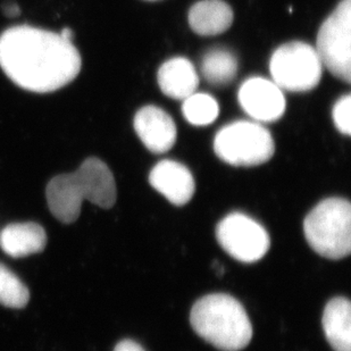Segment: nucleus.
<instances>
[{"mask_svg": "<svg viewBox=\"0 0 351 351\" xmlns=\"http://www.w3.org/2000/svg\"><path fill=\"white\" fill-rule=\"evenodd\" d=\"M82 60L72 41L29 25L0 36V67L16 86L31 93L62 89L79 75Z\"/></svg>", "mask_w": 351, "mask_h": 351, "instance_id": "obj_1", "label": "nucleus"}, {"mask_svg": "<svg viewBox=\"0 0 351 351\" xmlns=\"http://www.w3.org/2000/svg\"><path fill=\"white\" fill-rule=\"evenodd\" d=\"M50 212L60 222L79 219L84 200L101 208H110L117 202V183L110 167L97 157H90L80 169L50 180L46 190Z\"/></svg>", "mask_w": 351, "mask_h": 351, "instance_id": "obj_2", "label": "nucleus"}, {"mask_svg": "<svg viewBox=\"0 0 351 351\" xmlns=\"http://www.w3.org/2000/svg\"><path fill=\"white\" fill-rule=\"evenodd\" d=\"M195 333L223 351L245 349L252 339V322L243 306L226 293L205 295L190 314Z\"/></svg>", "mask_w": 351, "mask_h": 351, "instance_id": "obj_3", "label": "nucleus"}, {"mask_svg": "<svg viewBox=\"0 0 351 351\" xmlns=\"http://www.w3.org/2000/svg\"><path fill=\"white\" fill-rule=\"evenodd\" d=\"M304 232L318 255L328 259L345 258L351 250L350 202L342 198L319 202L306 217Z\"/></svg>", "mask_w": 351, "mask_h": 351, "instance_id": "obj_4", "label": "nucleus"}, {"mask_svg": "<svg viewBox=\"0 0 351 351\" xmlns=\"http://www.w3.org/2000/svg\"><path fill=\"white\" fill-rule=\"evenodd\" d=\"M214 150L230 165L250 167L269 162L275 145L272 134L261 123L237 121L216 133Z\"/></svg>", "mask_w": 351, "mask_h": 351, "instance_id": "obj_5", "label": "nucleus"}, {"mask_svg": "<svg viewBox=\"0 0 351 351\" xmlns=\"http://www.w3.org/2000/svg\"><path fill=\"white\" fill-rule=\"evenodd\" d=\"M273 82L281 90L306 93L321 81L322 64L315 47L302 41L285 43L275 50L269 62Z\"/></svg>", "mask_w": 351, "mask_h": 351, "instance_id": "obj_6", "label": "nucleus"}, {"mask_svg": "<svg viewBox=\"0 0 351 351\" xmlns=\"http://www.w3.org/2000/svg\"><path fill=\"white\" fill-rule=\"evenodd\" d=\"M351 0H342L322 24L315 49L323 66L345 82L351 79Z\"/></svg>", "mask_w": 351, "mask_h": 351, "instance_id": "obj_7", "label": "nucleus"}, {"mask_svg": "<svg viewBox=\"0 0 351 351\" xmlns=\"http://www.w3.org/2000/svg\"><path fill=\"white\" fill-rule=\"evenodd\" d=\"M216 238L231 257L242 263L258 262L269 252V233L255 219L232 213L219 223Z\"/></svg>", "mask_w": 351, "mask_h": 351, "instance_id": "obj_8", "label": "nucleus"}, {"mask_svg": "<svg viewBox=\"0 0 351 351\" xmlns=\"http://www.w3.org/2000/svg\"><path fill=\"white\" fill-rule=\"evenodd\" d=\"M239 103L249 117L258 123H271L283 117L285 98L282 90L271 80L250 77L242 83Z\"/></svg>", "mask_w": 351, "mask_h": 351, "instance_id": "obj_9", "label": "nucleus"}, {"mask_svg": "<svg viewBox=\"0 0 351 351\" xmlns=\"http://www.w3.org/2000/svg\"><path fill=\"white\" fill-rule=\"evenodd\" d=\"M134 130L152 153L164 154L176 141V126L165 110L156 106L143 107L134 117Z\"/></svg>", "mask_w": 351, "mask_h": 351, "instance_id": "obj_10", "label": "nucleus"}, {"mask_svg": "<svg viewBox=\"0 0 351 351\" xmlns=\"http://www.w3.org/2000/svg\"><path fill=\"white\" fill-rule=\"evenodd\" d=\"M149 183L173 205L183 206L193 198L195 184L186 166L176 160H162L154 166Z\"/></svg>", "mask_w": 351, "mask_h": 351, "instance_id": "obj_11", "label": "nucleus"}, {"mask_svg": "<svg viewBox=\"0 0 351 351\" xmlns=\"http://www.w3.org/2000/svg\"><path fill=\"white\" fill-rule=\"evenodd\" d=\"M46 245V231L38 223H14L0 232V247L13 258L41 252Z\"/></svg>", "mask_w": 351, "mask_h": 351, "instance_id": "obj_12", "label": "nucleus"}, {"mask_svg": "<svg viewBox=\"0 0 351 351\" xmlns=\"http://www.w3.org/2000/svg\"><path fill=\"white\" fill-rule=\"evenodd\" d=\"M157 80L162 93L173 99H186L195 93L199 84L195 67L183 57H176L162 64Z\"/></svg>", "mask_w": 351, "mask_h": 351, "instance_id": "obj_13", "label": "nucleus"}, {"mask_svg": "<svg viewBox=\"0 0 351 351\" xmlns=\"http://www.w3.org/2000/svg\"><path fill=\"white\" fill-rule=\"evenodd\" d=\"M233 22V12L223 0H202L189 12V24L199 36L212 37L229 30Z\"/></svg>", "mask_w": 351, "mask_h": 351, "instance_id": "obj_14", "label": "nucleus"}, {"mask_svg": "<svg viewBox=\"0 0 351 351\" xmlns=\"http://www.w3.org/2000/svg\"><path fill=\"white\" fill-rule=\"evenodd\" d=\"M323 328L335 351H351V305L343 297L332 299L323 313Z\"/></svg>", "mask_w": 351, "mask_h": 351, "instance_id": "obj_15", "label": "nucleus"}, {"mask_svg": "<svg viewBox=\"0 0 351 351\" xmlns=\"http://www.w3.org/2000/svg\"><path fill=\"white\" fill-rule=\"evenodd\" d=\"M202 73L213 86H226L238 73L237 56L223 47L213 48L202 57Z\"/></svg>", "mask_w": 351, "mask_h": 351, "instance_id": "obj_16", "label": "nucleus"}, {"mask_svg": "<svg viewBox=\"0 0 351 351\" xmlns=\"http://www.w3.org/2000/svg\"><path fill=\"white\" fill-rule=\"evenodd\" d=\"M182 112L186 121L193 125L205 126L216 121L219 107L215 98L208 93H195L184 99Z\"/></svg>", "mask_w": 351, "mask_h": 351, "instance_id": "obj_17", "label": "nucleus"}, {"mask_svg": "<svg viewBox=\"0 0 351 351\" xmlns=\"http://www.w3.org/2000/svg\"><path fill=\"white\" fill-rule=\"evenodd\" d=\"M29 300L27 285L7 266L0 264V304L10 308H24Z\"/></svg>", "mask_w": 351, "mask_h": 351, "instance_id": "obj_18", "label": "nucleus"}, {"mask_svg": "<svg viewBox=\"0 0 351 351\" xmlns=\"http://www.w3.org/2000/svg\"><path fill=\"white\" fill-rule=\"evenodd\" d=\"M350 110L351 97L350 95H346L335 104L332 112L335 128L345 136H350L351 133Z\"/></svg>", "mask_w": 351, "mask_h": 351, "instance_id": "obj_19", "label": "nucleus"}, {"mask_svg": "<svg viewBox=\"0 0 351 351\" xmlns=\"http://www.w3.org/2000/svg\"><path fill=\"white\" fill-rule=\"evenodd\" d=\"M114 351H146L138 343L133 340H123L119 342Z\"/></svg>", "mask_w": 351, "mask_h": 351, "instance_id": "obj_20", "label": "nucleus"}, {"mask_svg": "<svg viewBox=\"0 0 351 351\" xmlns=\"http://www.w3.org/2000/svg\"><path fill=\"white\" fill-rule=\"evenodd\" d=\"M3 12L7 16L15 17L21 13L20 6L15 1H6L3 5Z\"/></svg>", "mask_w": 351, "mask_h": 351, "instance_id": "obj_21", "label": "nucleus"}, {"mask_svg": "<svg viewBox=\"0 0 351 351\" xmlns=\"http://www.w3.org/2000/svg\"><path fill=\"white\" fill-rule=\"evenodd\" d=\"M60 34L63 39L67 40V41H73V31L71 30L70 27H65Z\"/></svg>", "mask_w": 351, "mask_h": 351, "instance_id": "obj_22", "label": "nucleus"}, {"mask_svg": "<svg viewBox=\"0 0 351 351\" xmlns=\"http://www.w3.org/2000/svg\"><path fill=\"white\" fill-rule=\"evenodd\" d=\"M149 1H156V0H149Z\"/></svg>", "mask_w": 351, "mask_h": 351, "instance_id": "obj_23", "label": "nucleus"}]
</instances>
